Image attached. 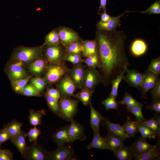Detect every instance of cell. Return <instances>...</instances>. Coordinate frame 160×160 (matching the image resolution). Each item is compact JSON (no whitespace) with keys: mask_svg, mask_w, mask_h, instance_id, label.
<instances>
[{"mask_svg":"<svg viewBox=\"0 0 160 160\" xmlns=\"http://www.w3.org/2000/svg\"><path fill=\"white\" fill-rule=\"evenodd\" d=\"M11 137V135L4 128L0 130V145L6 141L10 140Z\"/></svg>","mask_w":160,"mask_h":160,"instance_id":"cell-53","label":"cell"},{"mask_svg":"<svg viewBox=\"0 0 160 160\" xmlns=\"http://www.w3.org/2000/svg\"><path fill=\"white\" fill-rule=\"evenodd\" d=\"M142 14H160V0L156 1L152 4L147 9L143 11H139Z\"/></svg>","mask_w":160,"mask_h":160,"instance_id":"cell-46","label":"cell"},{"mask_svg":"<svg viewBox=\"0 0 160 160\" xmlns=\"http://www.w3.org/2000/svg\"><path fill=\"white\" fill-rule=\"evenodd\" d=\"M79 100L70 97H61L58 100L59 116L67 121H70L76 114Z\"/></svg>","mask_w":160,"mask_h":160,"instance_id":"cell-3","label":"cell"},{"mask_svg":"<svg viewBox=\"0 0 160 160\" xmlns=\"http://www.w3.org/2000/svg\"><path fill=\"white\" fill-rule=\"evenodd\" d=\"M45 45L44 43L41 46L35 47L20 46L13 52L12 58L21 61L24 64L31 63L42 57Z\"/></svg>","mask_w":160,"mask_h":160,"instance_id":"cell-2","label":"cell"},{"mask_svg":"<svg viewBox=\"0 0 160 160\" xmlns=\"http://www.w3.org/2000/svg\"><path fill=\"white\" fill-rule=\"evenodd\" d=\"M57 29L60 43L64 46H67L77 41L82 40L78 33L71 28L60 26Z\"/></svg>","mask_w":160,"mask_h":160,"instance_id":"cell-10","label":"cell"},{"mask_svg":"<svg viewBox=\"0 0 160 160\" xmlns=\"http://www.w3.org/2000/svg\"><path fill=\"white\" fill-rule=\"evenodd\" d=\"M101 121L108 132L112 135L124 141L128 138L123 126L112 123L107 118L104 117Z\"/></svg>","mask_w":160,"mask_h":160,"instance_id":"cell-13","label":"cell"},{"mask_svg":"<svg viewBox=\"0 0 160 160\" xmlns=\"http://www.w3.org/2000/svg\"><path fill=\"white\" fill-rule=\"evenodd\" d=\"M82 57L77 54L67 53L65 56V60L72 63L74 65H79L83 63Z\"/></svg>","mask_w":160,"mask_h":160,"instance_id":"cell-47","label":"cell"},{"mask_svg":"<svg viewBox=\"0 0 160 160\" xmlns=\"http://www.w3.org/2000/svg\"><path fill=\"white\" fill-rule=\"evenodd\" d=\"M142 124L148 127L159 138L160 137V117L159 113H156L152 117L146 120Z\"/></svg>","mask_w":160,"mask_h":160,"instance_id":"cell-28","label":"cell"},{"mask_svg":"<svg viewBox=\"0 0 160 160\" xmlns=\"http://www.w3.org/2000/svg\"><path fill=\"white\" fill-rule=\"evenodd\" d=\"M23 125V123L17 120L13 119L4 126V128L9 133L12 137L19 133L21 130V127Z\"/></svg>","mask_w":160,"mask_h":160,"instance_id":"cell-33","label":"cell"},{"mask_svg":"<svg viewBox=\"0 0 160 160\" xmlns=\"http://www.w3.org/2000/svg\"><path fill=\"white\" fill-rule=\"evenodd\" d=\"M102 81L99 72L95 68L88 67L85 69L82 89L86 88L94 91L96 86Z\"/></svg>","mask_w":160,"mask_h":160,"instance_id":"cell-6","label":"cell"},{"mask_svg":"<svg viewBox=\"0 0 160 160\" xmlns=\"http://www.w3.org/2000/svg\"><path fill=\"white\" fill-rule=\"evenodd\" d=\"M58 45H47L44 48L45 58L50 64H62L66 54L65 47Z\"/></svg>","mask_w":160,"mask_h":160,"instance_id":"cell-4","label":"cell"},{"mask_svg":"<svg viewBox=\"0 0 160 160\" xmlns=\"http://www.w3.org/2000/svg\"><path fill=\"white\" fill-rule=\"evenodd\" d=\"M159 78V74L148 70L145 71L140 89L142 97H145L147 92L154 86Z\"/></svg>","mask_w":160,"mask_h":160,"instance_id":"cell-12","label":"cell"},{"mask_svg":"<svg viewBox=\"0 0 160 160\" xmlns=\"http://www.w3.org/2000/svg\"><path fill=\"white\" fill-rule=\"evenodd\" d=\"M126 69H124L119 75L111 81V83L112 85V88L109 96L116 98L117 97L119 85L123 79L124 75L126 72Z\"/></svg>","mask_w":160,"mask_h":160,"instance_id":"cell-36","label":"cell"},{"mask_svg":"<svg viewBox=\"0 0 160 160\" xmlns=\"http://www.w3.org/2000/svg\"><path fill=\"white\" fill-rule=\"evenodd\" d=\"M70 121L71 123L68 127V132L71 142L79 140H84L85 137L82 126L73 119Z\"/></svg>","mask_w":160,"mask_h":160,"instance_id":"cell-18","label":"cell"},{"mask_svg":"<svg viewBox=\"0 0 160 160\" xmlns=\"http://www.w3.org/2000/svg\"><path fill=\"white\" fill-rule=\"evenodd\" d=\"M45 97L48 105L51 111L56 115L59 116L58 100L45 93Z\"/></svg>","mask_w":160,"mask_h":160,"instance_id":"cell-40","label":"cell"},{"mask_svg":"<svg viewBox=\"0 0 160 160\" xmlns=\"http://www.w3.org/2000/svg\"><path fill=\"white\" fill-rule=\"evenodd\" d=\"M57 82V89L60 92L61 97H73L77 87L67 73Z\"/></svg>","mask_w":160,"mask_h":160,"instance_id":"cell-8","label":"cell"},{"mask_svg":"<svg viewBox=\"0 0 160 160\" xmlns=\"http://www.w3.org/2000/svg\"><path fill=\"white\" fill-rule=\"evenodd\" d=\"M147 49V46L145 42L140 39H137L132 43L131 50L135 56H139L144 54Z\"/></svg>","mask_w":160,"mask_h":160,"instance_id":"cell-31","label":"cell"},{"mask_svg":"<svg viewBox=\"0 0 160 160\" xmlns=\"http://www.w3.org/2000/svg\"><path fill=\"white\" fill-rule=\"evenodd\" d=\"M160 157V142L148 151L140 154H135V160L159 159Z\"/></svg>","mask_w":160,"mask_h":160,"instance_id":"cell-20","label":"cell"},{"mask_svg":"<svg viewBox=\"0 0 160 160\" xmlns=\"http://www.w3.org/2000/svg\"><path fill=\"white\" fill-rule=\"evenodd\" d=\"M46 114V111L43 109L37 111L30 110L29 119L31 125L34 126L41 125L42 119Z\"/></svg>","mask_w":160,"mask_h":160,"instance_id":"cell-30","label":"cell"},{"mask_svg":"<svg viewBox=\"0 0 160 160\" xmlns=\"http://www.w3.org/2000/svg\"><path fill=\"white\" fill-rule=\"evenodd\" d=\"M94 92L86 88H83L80 92L74 94L73 97L80 100L84 105L87 106L91 102Z\"/></svg>","mask_w":160,"mask_h":160,"instance_id":"cell-32","label":"cell"},{"mask_svg":"<svg viewBox=\"0 0 160 160\" xmlns=\"http://www.w3.org/2000/svg\"><path fill=\"white\" fill-rule=\"evenodd\" d=\"M116 98L111 96L109 97L102 101V104L104 105L106 110L113 109L117 110L118 112V107L120 104V102H118L115 100Z\"/></svg>","mask_w":160,"mask_h":160,"instance_id":"cell-42","label":"cell"},{"mask_svg":"<svg viewBox=\"0 0 160 160\" xmlns=\"http://www.w3.org/2000/svg\"><path fill=\"white\" fill-rule=\"evenodd\" d=\"M139 124L137 121H132L129 116L123 125L125 131L128 138L134 137L139 132L138 126Z\"/></svg>","mask_w":160,"mask_h":160,"instance_id":"cell-29","label":"cell"},{"mask_svg":"<svg viewBox=\"0 0 160 160\" xmlns=\"http://www.w3.org/2000/svg\"><path fill=\"white\" fill-rule=\"evenodd\" d=\"M127 74L124 76L123 79L131 87H134L140 90L144 73L139 72L135 69L129 70L127 68Z\"/></svg>","mask_w":160,"mask_h":160,"instance_id":"cell-14","label":"cell"},{"mask_svg":"<svg viewBox=\"0 0 160 160\" xmlns=\"http://www.w3.org/2000/svg\"><path fill=\"white\" fill-rule=\"evenodd\" d=\"M60 43L59 36L57 28L53 30L46 35L44 43L45 45H58Z\"/></svg>","mask_w":160,"mask_h":160,"instance_id":"cell-38","label":"cell"},{"mask_svg":"<svg viewBox=\"0 0 160 160\" xmlns=\"http://www.w3.org/2000/svg\"><path fill=\"white\" fill-rule=\"evenodd\" d=\"M105 138L110 150L112 151L114 154L120 149L124 144L123 140L112 135L109 132Z\"/></svg>","mask_w":160,"mask_h":160,"instance_id":"cell-27","label":"cell"},{"mask_svg":"<svg viewBox=\"0 0 160 160\" xmlns=\"http://www.w3.org/2000/svg\"><path fill=\"white\" fill-rule=\"evenodd\" d=\"M90 109V123L93 131L100 133V124L103 117L93 107L90 102L89 104Z\"/></svg>","mask_w":160,"mask_h":160,"instance_id":"cell-23","label":"cell"},{"mask_svg":"<svg viewBox=\"0 0 160 160\" xmlns=\"http://www.w3.org/2000/svg\"><path fill=\"white\" fill-rule=\"evenodd\" d=\"M48 62L46 58L40 57L30 63L29 70L33 74H40L47 69Z\"/></svg>","mask_w":160,"mask_h":160,"instance_id":"cell-24","label":"cell"},{"mask_svg":"<svg viewBox=\"0 0 160 160\" xmlns=\"http://www.w3.org/2000/svg\"><path fill=\"white\" fill-rule=\"evenodd\" d=\"M47 81L45 79L36 77L31 79V83L40 93L43 92L46 85Z\"/></svg>","mask_w":160,"mask_h":160,"instance_id":"cell-44","label":"cell"},{"mask_svg":"<svg viewBox=\"0 0 160 160\" xmlns=\"http://www.w3.org/2000/svg\"><path fill=\"white\" fill-rule=\"evenodd\" d=\"M93 131V138L91 142L88 145L87 149L89 150L91 148H95L99 149L110 150L105 138L102 137L100 135V133L95 131Z\"/></svg>","mask_w":160,"mask_h":160,"instance_id":"cell-22","label":"cell"},{"mask_svg":"<svg viewBox=\"0 0 160 160\" xmlns=\"http://www.w3.org/2000/svg\"><path fill=\"white\" fill-rule=\"evenodd\" d=\"M154 146L149 144L146 138L141 136L136 139L131 146L135 154H140L148 151Z\"/></svg>","mask_w":160,"mask_h":160,"instance_id":"cell-21","label":"cell"},{"mask_svg":"<svg viewBox=\"0 0 160 160\" xmlns=\"http://www.w3.org/2000/svg\"><path fill=\"white\" fill-rule=\"evenodd\" d=\"M82 56L86 58L92 55L97 54V47L95 39L83 41Z\"/></svg>","mask_w":160,"mask_h":160,"instance_id":"cell-26","label":"cell"},{"mask_svg":"<svg viewBox=\"0 0 160 160\" xmlns=\"http://www.w3.org/2000/svg\"><path fill=\"white\" fill-rule=\"evenodd\" d=\"M147 103H141L138 105L131 108L127 109L128 111L133 114L136 119V121L141 124L145 122L146 119L144 117L142 113V109L143 105Z\"/></svg>","mask_w":160,"mask_h":160,"instance_id":"cell-37","label":"cell"},{"mask_svg":"<svg viewBox=\"0 0 160 160\" xmlns=\"http://www.w3.org/2000/svg\"><path fill=\"white\" fill-rule=\"evenodd\" d=\"M68 127L60 128L53 134L52 140L58 146H63L66 143L71 142L68 133Z\"/></svg>","mask_w":160,"mask_h":160,"instance_id":"cell-19","label":"cell"},{"mask_svg":"<svg viewBox=\"0 0 160 160\" xmlns=\"http://www.w3.org/2000/svg\"><path fill=\"white\" fill-rule=\"evenodd\" d=\"M46 93L58 100L61 97L60 92L57 89L49 88L47 89Z\"/></svg>","mask_w":160,"mask_h":160,"instance_id":"cell-54","label":"cell"},{"mask_svg":"<svg viewBox=\"0 0 160 160\" xmlns=\"http://www.w3.org/2000/svg\"><path fill=\"white\" fill-rule=\"evenodd\" d=\"M82 41L83 40L77 41L67 46H65L66 54H75L82 56Z\"/></svg>","mask_w":160,"mask_h":160,"instance_id":"cell-35","label":"cell"},{"mask_svg":"<svg viewBox=\"0 0 160 160\" xmlns=\"http://www.w3.org/2000/svg\"><path fill=\"white\" fill-rule=\"evenodd\" d=\"M138 127L139 132L142 137L150 140L155 138L156 134L147 126L139 123Z\"/></svg>","mask_w":160,"mask_h":160,"instance_id":"cell-43","label":"cell"},{"mask_svg":"<svg viewBox=\"0 0 160 160\" xmlns=\"http://www.w3.org/2000/svg\"><path fill=\"white\" fill-rule=\"evenodd\" d=\"M152 102L149 105H147V109L151 111H154L157 113H160V99L152 100Z\"/></svg>","mask_w":160,"mask_h":160,"instance_id":"cell-52","label":"cell"},{"mask_svg":"<svg viewBox=\"0 0 160 160\" xmlns=\"http://www.w3.org/2000/svg\"><path fill=\"white\" fill-rule=\"evenodd\" d=\"M68 70L64 63L50 64L47 68L45 79L50 84L55 83L67 73Z\"/></svg>","mask_w":160,"mask_h":160,"instance_id":"cell-5","label":"cell"},{"mask_svg":"<svg viewBox=\"0 0 160 160\" xmlns=\"http://www.w3.org/2000/svg\"><path fill=\"white\" fill-rule=\"evenodd\" d=\"M107 0H100V6L99 11L102 9L103 12H106V5Z\"/></svg>","mask_w":160,"mask_h":160,"instance_id":"cell-56","label":"cell"},{"mask_svg":"<svg viewBox=\"0 0 160 160\" xmlns=\"http://www.w3.org/2000/svg\"><path fill=\"white\" fill-rule=\"evenodd\" d=\"M13 155L9 150L0 149V160H13Z\"/></svg>","mask_w":160,"mask_h":160,"instance_id":"cell-51","label":"cell"},{"mask_svg":"<svg viewBox=\"0 0 160 160\" xmlns=\"http://www.w3.org/2000/svg\"><path fill=\"white\" fill-rule=\"evenodd\" d=\"M127 38L122 31L96 30L95 39L100 61V73L105 86L130 65L124 48Z\"/></svg>","mask_w":160,"mask_h":160,"instance_id":"cell-1","label":"cell"},{"mask_svg":"<svg viewBox=\"0 0 160 160\" xmlns=\"http://www.w3.org/2000/svg\"><path fill=\"white\" fill-rule=\"evenodd\" d=\"M85 69L82 64L74 65L72 69H69L67 73L73 80L77 88H82Z\"/></svg>","mask_w":160,"mask_h":160,"instance_id":"cell-15","label":"cell"},{"mask_svg":"<svg viewBox=\"0 0 160 160\" xmlns=\"http://www.w3.org/2000/svg\"><path fill=\"white\" fill-rule=\"evenodd\" d=\"M22 94L27 96L40 97L41 93L32 84L26 85Z\"/></svg>","mask_w":160,"mask_h":160,"instance_id":"cell-45","label":"cell"},{"mask_svg":"<svg viewBox=\"0 0 160 160\" xmlns=\"http://www.w3.org/2000/svg\"><path fill=\"white\" fill-rule=\"evenodd\" d=\"M83 63H85L89 67L97 68L99 69L100 68V61L98 54L90 55L83 59Z\"/></svg>","mask_w":160,"mask_h":160,"instance_id":"cell-39","label":"cell"},{"mask_svg":"<svg viewBox=\"0 0 160 160\" xmlns=\"http://www.w3.org/2000/svg\"><path fill=\"white\" fill-rule=\"evenodd\" d=\"M114 154L119 160H131L134 158L135 153L131 146L128 147L123 144Z\"/></svg>","mask_w":160,"mask_h":160,"instance_id":"cell-25","label":"cell"},{"mask_svg":"<svg viewBox=\"0 0 160 160\" xmlns=\"http://www.w3.org/2000/svg\"><path fill=\"white\" fill-rule=\"evenodd\" d=\"M130 11L126 10L121 15L117 16H111L109 20L106 22H102L99 21L97 23V29L107 31H114L116 28L121 25L120 18L127 12Z\"/></svg>","mask_w":160,"mask_h":160,"instance_id":"cell-16","label":"cell"},{"mask_svg":"<svg viewBox=\"0 0 160 160\" xmlns=\"http://www.w3.org/2000/svg\"><path fill=\"white\" fill-rule=\"evenodd\" d=\"M47 156L48 160H77L78 158L73 155L72 148L68 146H58L55 150L47 151Z\"/></svg>","mask_w":160,"mask_h":160,"instance_id":"cell-7","label":"cell"},{"mask_svg":"<svg viewBox=\"0 0 160 160\" xmlns=\"http://www.w3.org/2000/svg\"><path fill=\"white\" fill-rule=\"evenodd\" d=\"M120 102V104L126 105L127 109L132 108L141 104L127 92L125 93L123 99Z\"/></svg>","mask_w":160,"mask_h":160,"instance_id":"cell-41","label":"cell"},{"mask_svg":"<svg viewBox=\"0 0 160 160\" xmlns=\"http://www.w3.org/2000/svg\"><path fill=\"white\" fill-rule=\"evenodd\" d=\"M47 152L41 145L33 142L28 146L24 159L27 160H48Z\"/></svg>","mask_w":160,"mask_h":160,"instance_id":"cell-11","label":"cell"},{"mask_svg":"<svg viewBox=\"0 0 160 160\" xmlns=\"http://www.w3.org/2000/svg\"><path fill=\"white\" fill-rule=\"evenodd\" d=\"M100 21L102 22H106L110 19L111 16L108 14L106 12H103L100 13Z\"/></svg>","mask_w":160,"mask_h":160,"instance_id":"cell-55","label":"cell"},{"mask_svg":"<svg viewBox=\"0 0 160 160\" xmlns=\"http://www.w3.org/2000/svg\"><path fill=\"white\" fill-rule=\"evenodd\" d=\"M9 63L7 71L11 81L25 78L28 76L24 64L21 61L13 60Z\"/></svg>","mask_w":160,"mask_h":160,"instance_id":"cell-9","label":"cell"},{"mask_svg":"<svg viewBox=\"0 0 160 160\" xmlns=\"http://www.w3.org/2000/svg\"><path fill=\"white\" fill-rule=\"evenodd\" d=\"M34 74L23 79L11 81V84L14 91L18 94H22L27 82Z\"/></svg>","mask_w":160,"mask_h":160,"instance_id":"cell-34","label":"cell"},{"mask_svg":"<svg viewBox=\"0 0 160 160\" xmlns=\"http://www.w3.org/2000/svg\"><path fill=\"white\" fill-rule=\"evenodd\" d=\"M148 70L157 74L160 73V57L151 60Z\"/></svg>","mask_w":160,"mask_h":160,"instance_id":"cell-49","label":"cell"},{"mask_svg":"<svg viewBox=\"0 0 160 160\" xmlns=\"http://www.w3.org/2000/svg\"><path fill=\"white\" fill-rule=\"evenodd\" d=\"M152 100L160 99V79L159 78L154 86L150 90Z\"/></svg>","mask_w":160,"mask_h":160,"instance_id":"cell-50","label":"cell"},{"mask_svg":"<svg viewBox=\"0 0 160 160\" xmlns=\"http://www.w3.org/2000/svg\"><path fill=\"white\" fill-rule=\"evenodd\" d=\"M26 133L23 130H21L16 136L12 137L10 140L16 146L22 157H25L28 146L26 141Z\"/></svg>","mask_w":160,"mask_h":160,"instance_id":"cell-17","label":"cell"},{"mask_svg":"<svg viewBox=\"0 0 160 160\" xmlns=\"http://www.w3.org/2000/svg\"><path fill=\"white\" fill-rule=\"evenodd\" d=\"M41 133L40 130L36 126H34L26 133V136L28 137V140L30 142L37 143V138Z\"/></svg>","mask_w":160,"mask_h":160,"instance_id":"cell-48","label":"cell"}]
</instances>
